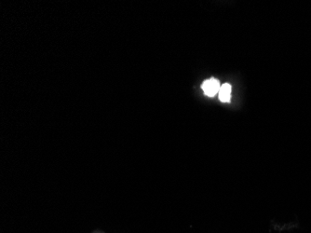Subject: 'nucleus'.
Returning <instances> with one entry per match:
<instances>
[{
  "label": "nucleus",
  "instance_id": "obj_2",
  "mask_svg": "<svg viewBox=\"0 0 311 233\" xmlns=\"http://www.w3.org/2000/svg\"><path fill=\"white\" fill-rule=\"evenodd\" d=\"M219 99L223 103L230 102L231 98V86L228 83H224L221 85V88L219 90Z\"/></svg>",
  "mask_w": 311,
  "mask_h": 233
},
{
  "label": "nucleus",
  "instance_id": "obj_1",
  "mask_svg": "<svg viewBox=\"0 0 311 233\" xmlns=\"http://www.w3.org/2000/svg\"><path fill=\"white\" fill-rule=\"evenodd\" d=\"M220 88H221V84L216 79H210L208 81H204L201 85V89L203 90L205 95L209 97L215 96L216 93H219Z\"/></svg>",
  "mask_w": 311,
  "mask_h": 233
}]
</instances>
